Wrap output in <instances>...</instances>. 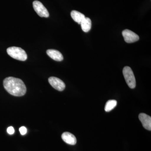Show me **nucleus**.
Here are the masks:
<instances>
[{"label": "nucleus", "mask_w": 151, "mask_h": 151, "mask_svg": "<svg viewBox=\"0 0 151 151\" xmlns=\"http://www.w3.org/2000/svg\"><path fill=\"white\" fill-rule=\"evenodd\" d=\"M3 84L6 90L13 96L21 97L24 95L26 92L25 85L19 78L7 77L4 80Z\"/></svg>", "instance_id": "1"}, {"label": "nucleus", "mask_w": 151, "mask_h": 151, "mask_svg": "<svg viewBox=\"0 0 151 151\" xmlns=\"http://www.w3.org/2000/svg\"><path fill=\"white\" fill-rule=\"evenodd\" d=\"M7 52L9 55L14 59L21 61H25L27 59L26 52L20 47H11L7 49Z\"/></svg>", "instance_id": "2"}, {"label": "nucleus", "mask_w": 151, "mask_h": 151, "mask_svg": "<svg viewBox=\"0 0 151 151\" xmlns=\"http://www.w3.org/2000/svg\"><path fill=\"white\" fill-rule=\"evenodd\" d=\"M123 75L128 86L131 89H134L136 86V79L132 68L125 66L123 69Z\"/></svg>", "instance_id": "3"}, {"label": "nucleus", "mask_w": 151, "mask_h": 151, "mask_svg": "<svg viewBox=\"0 0 151 151\" xmlns=\"http://www.w3.org/2000/svg\"><path fill=\"white\" fill-rule=\"evenodd\" d=\"M33 7L37 14L41 17H48L49 14L46 8L39 1H35L33 2Z\"/></svg>", "instance_id": "4"}, {"label": "nucleus", "mask_w": 151, "mask_h": 151, "mask_svg": "<svg viewBox=\"0 0 151 151\" xmlns=\"http://www.w3.org/2000/svg\"><path fill=\"white\" fill-rule=\"evenodd\" d=\"M122 35L124 40L127 43H133L137 41L139 39V36L129 29H125L122 32Z\"/></svg>", "instance_id": "5"}, {"label": "nucleus", "mask_w": 151, "mask_h": 151, "mask_svg": "<svg viewBox=\"0 0 151 151\" xmlns=\"http://www.w3.org/2000/svg\"><path fill=\"white\" fill-rule=\"evenodd\" d=\"M50 84L54 89L59 91H62L65 89V83L61 79L56 77H50L48 79Z\"/></svg>", "instance_id": "6"}, {"label": "nucleus", "mask_w": 151, "mask_h": 151, "mask_svg": "<svg viewBox=\"0 0 151 151\" xmlns=\"http://www.w3.org/2000/svg\"><path fill=\"white\" fill-rule=\"evenodd\" d=\"M139 119L142 122V126L146 129L151 130V117L147 114L141 113L139 116Z\"/></svg>", "instance_id": "7"}, {"label": "nucleus", "mask_w": 151, "mask_h": 151, "mask_svg": "<svg viewBox=\"0 0 151 151\" xmlns=\"http://www.w3.org/2000/svg\"><path fill=\"white\" fill-rule=\"evenodd\" d=\"M62 139L68 145H74L76 143V139L75 136L68 132H64L61 136Z\"/></svg>", "instance_id": "8"}, {"label": "nucleus", "mask_w": 151, "mask_h": 151, "mask_svg": "<svg viewBox=\"0 0 151 151\" xmlns=\"http://www.w3.org/2000/svg\"><path fill=\"white\" fill-rule=\"evenodd\" d=\"M47 54L52 59L54 60L55 61H61L63 60V55L58 50H56L49 49L46 51Z\"/></svg>", "instance_id": "9"}, {"label": "nucleus", "mask_w": 151, "mask_h": 151, "mask_svg": "<svg viewBox=\"0 0 151 151\" xmlns=\"http://www.w3.org/2000/svg\"><path fill=\"white\" fill-rule=\"evenodd\" d=\"M70 15L73 20L78 23V24H81V22L85 18V16L83 14L75 10L72 11L71 12Z\"/></svg>", "instance_id": "10"}, {"label": "nucleus", "mask_w": 151, "mask_h": 151, "mask_svg": "<svg viewBox=\"0 0 151 151\" xmlns=\"http://www.w3.org/2000/svg\"><path fill=\"white\" fill-rule=\"evenodd\" d=\"M81 29L84 32H87L91 29L92 22L91 19L88 17H85L81 22Z\"/></svg>", "instance_id": "11"}, {"label": "nucleus", "mask_w": 151, "mask_h": 151, "mask_svg": "<svg viewBox=\"0 0 151 151\" xmlns=\"http://www.w3.org/2000/svg\"><path fill=\"white\" fill-rule=\"evenodd\" d=\"M117 102L116 100H109L105 105V110L106 112H110L113 110L117 105Z\"/></svg>", "instance_id": "12"}, {"label": "nucleus", "mask_w": 151, "mask_h": 151, "mask_svg": "<svg viewBox=\"0 0 151 151\" xmlns=\"http://www.w3.org/2000/svg\"><path fill=\"white\" fill-rule=\"evenodd\" d=\"M19 132L22 135H24L26 134L27 133V129L25 127H22L19 128Z\"/></svg>", "instance_id": "13"}, {"label": "nucleus", "mask_w": 151, "mask_h": 151, "mask_svg": "<svg viewBox=\"0 0 151 151\" xmlns=\"http://www.w3.org/2000/svg\"><path fill=\"white\" fill-rule=\"evenodd\" d=\"M7 132L9 134L12 135L14 133V129L13 127H10L9 128H8L7 130Z\"/></svg>", "instance_id": "14"}]
</instances>
